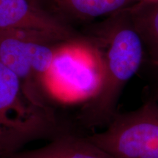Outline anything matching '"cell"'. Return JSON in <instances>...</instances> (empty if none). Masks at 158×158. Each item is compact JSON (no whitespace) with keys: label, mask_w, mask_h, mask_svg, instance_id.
Masks as SVG:
<instances>
[{"label":"cell","mask_w":158,"mask_h":158,"mask_svg":"<svg viewBox=\"0 0 158 158\" xmlns=\"http://www.w3.org/2000/svg\"><path fill=\"white\" fill-rule=\"evenodd\" d=\"M86 138L113 158H158V102L116 113L103 131Z\"/></svg>","instance_id":"cell-4"},{"label":"cell","mask_w":158,"mask_h":158,"mask_svg":"<svg viewBox=\"0 0 158 158\" xmlns=\"http://www.w3.org/2000/svg\"><path fill=\"white\" fill-rule=\"evenodd\" d=\"M143 63L147 64L150 70H154V73H155V79L151 86V92H150L149 99L158 102V62H152V61L145 59Z\"/></svg>","instance_id":"cell-10"},{"label":"cell","mask_w":158,"mask_h":158,"mask_svg":"<svg viewBox=\"0 0 158 158\" xmlns=\"http://www.w3.org/2000/svg\"><path fill=\"white\" fill-rule=\"evenodd\" d=\"M127 11L143 41L145 59L158 62V0H141Z\"/></svg>","instance_id":"cell-9"},{"label":"cell","mask_w":158,"mask_h":158,"mask_svg":"<svg viewBox=\"0 0 158 158\" xmlns=\"http://www.w3.org/2000/svg\"><path fill=\"white\" fill-rule=\"evenodd\" d=\"M104 72L102 50L91 36L57 47L42 86L59 101L87 102L100 91Z\"/></svg>","instance_id":"cell-3"},{"label":"cell","mask_w":158,"mask_h":158,"mask_svg":"<svg viewBox=\"0 0 158 158\" xmlns=\"http://www.w3.org/2000/svg\"><path fill=\"white\" fill-rule=\"evenodd\" d=\"M60 44L45 35L0 31V61L21 79L26 90L35 98L31 85L36 82L42 85Z\"/></svg>","instance_id":"cell-5"},{"label":"cell","mask_w":158,"mask_h":158,"mask_svg":"<svg viewBox=\"0 0 158 158\" xmlns=\"http://www.w3.org/2000/svg\"><path fill=\"white\" fill-rule=\"evenodd\" d=\"M89 35L103 53L104 78L100 91L86 102L80 117L89 127L106 126L117 113L124 88L141 70L145 51L127 9L108 16Z\"/></svg>","instance_id":"cell-1"},{"label":"cell","mask_w":158,"mask_h":158,"mask_svg":"<svg viewBox=\"0 0 158 158\" xmlns=\"http://www.w3.org/2000/svg\"><path fill=\"white\" fill-rule=\"evenodd\" d=\"M0 31L45 35L61 43L89 38L31 0H0Z\"/></svg>","instance_id":"cell-6"},{"label":"cell","mask_w":158,"mask_h":158,"mask_svg":"<svg viewBox=\"0 0 158 158\" xmlns=\"http://www.w3.org/2000/svg\"><path fill=\"white\" fill-rule=\"evenodd\" d=\"M6 158H113L87 138L63 133L40 148L21 150Z\"/></svg>","instance_id":"cell-7"},{"label":"cell","mask_w":158,"mask_h":158,"mask_svg":"<svg viewBox=\"0 0 158 158\" xmlns=\"http://www.w3.org/2000/svg\"><path fill=\"white\" fill-rule=\"evenodd\" d=\"M61 134L53 112L0 61V158L19 152L31 142Z\"/></svg>","instance_id":"cell-2"},{"label":"cell","mask_w":158,"mask_h":158,"mask_svg":"<svg viewBox=\"0 0 158 158\" xmlns=\"http://www.w3.org/2000/svg\"><path fill=\"white\" fill-rule=\"evenodd\" d=\"M31 1H32L40 7L54 13V5L55 0H31Z\"/></svg>","instance_id":"cell-11"},{"label":"cell","mask_w":158,"mask_h":158,"mask_svg":"<svg viewBox=\"0 0 158 158\" xmlns=\"http://www.w3.org/2000/svg\"><path fill=\"white\" fill-rule=\"evenodd\" d=\"M141 0H55L54 12L73 26L124 10Z\"/></svg>","instance_id":"cell-8"}]
</instances>
